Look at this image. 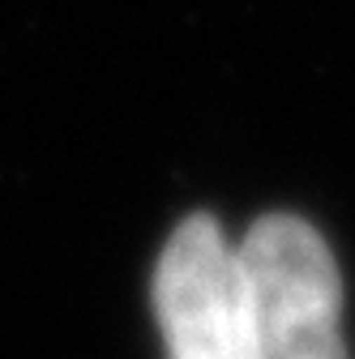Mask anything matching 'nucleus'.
Instances as JSON below:
<instances>
[{
  "label": "nucleus",
  "mask_w": 355,
  "mask_h": 359,
  "mask_svg": "<svg viewBox=\"0 0 355 359\" xmlns=\"http://www.w3.org/2000/svg\"><path fill=\"white\" fill-rule=\"evenodd\" d=\"M240 265L248 287L244 359H347L338 265L308 222L291 214L253 222Z\"/></svg>",
  "instance_id": "1"
},
{
  "label": "nucleus",
  "mask_w": 355,
  "mask_h": 359,
  "mask_svg": "<svg viewBox=\"0 0 355 359\" xmlns=\"http://www.w3.org/2000/svg\"><path fill=\"white\" fill-rule=\"evenodd\" d=\"M154 308L171 359H244L248 287L240 248L206 214L185 218L154 274Z\"/></svg>",
  "instance_id": "2"
}]
</instances>
